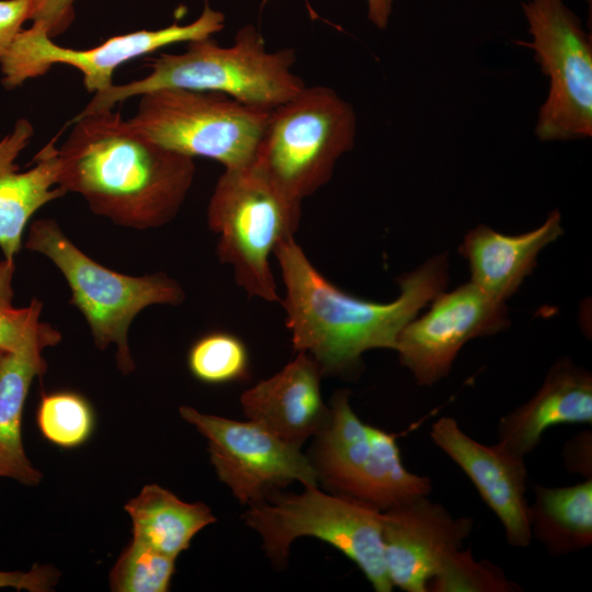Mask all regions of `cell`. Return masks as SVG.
I'll return each instance as SVG.
<instances>
[{
    "instance_id": "obj_21",
    "label": "cell",
    "mask_w": 592,
    "mask_h": 592,
    "mask_svg": "<svg viewBox=\"0 0 592 592\" xmlns=\"http://www.w3.org/2000/svg\"><path fill=\"white\" fill-rule=\"evenodd\" d=\"M125 510L133 522V539L173 558L190 547L202 528L216 522L204 503L184 502L158 485L145 486Z\"/></svg>"
},
{
    "instance_id": "obj_31",
    "label": "cell",
    "mask_w": 592,
    "mask_h": 592,
    "mask_svg": "<svg viewBox=\"0 0 592 592\" xmlns=\"http://www.w3.org/2000/svg\"><path fill=\"white\" fill-rule=\"evenodd\" d=\"M32 0H0V58L7 54L23 23L29 20Z\"/></svg>"
},
{
    "instance_id": "obj_23",
    "label": "cell",
    "mask_w": 592,
    "mask_h": 592,
    "mask_svg": "<svg viewBox=\"0 0 592 592\" xmlns=\"http://www.w3.org/2000/svg\"><path fill=\"white\" fill-rule=\"evenodd\" d=\"M372 453L357 500L380 511L409 502L432 491L431 479L409 471L400 456L397 434L369 425Z\"/></svg>"
},
{
    "instance_id": "obj_27",
    "label": "cell",
    "mask_w": 592,
    "mask_h": 592,
    "mask_svg": "<svg viewBox=\"0 0 592 592\" xmlns=\"http://www.w3.org/2000/svg\"><path fill=\"white\" fill-rule=\"evenodd\" d=\"M93 412L80 395L69 391L44 395L37 410V424L50 443L72 448L83 444L93 430Z\"/></svg>"
},
{
    "instance_id": "obj_13",
    "label": "cell",
    "mask_w": 592,
    "mask_h": 592,
    "mask_svg": "<svg viewBox=\"0 0 592 592\" xmlns=\"http://www.w3.org/2000/svg\"><path fill=\"white\" fill-rule=\"evenodd\" d=\"M473 528L471 517H455L428 496L384 511V560L392 587L428 592L443 559L463 547Z\"/></svg>"
},
{
    "instance_id": "obj_28",
    "label": "cell",
    "mask_w": 592,
    "mask_h": 592,
    "mask_svg": "<svg viewBox=\"0 0 592 592\" xmlns=\"http://www.w3.org/2000/svg\"><path fill=\"white\" fill-rule=\"evenodd\" d=\"M174 563L175 558L133 539L110 572V588L114 592H166Z\"/></svg>"
},
{
    "instance_id": "obj_24",
    "label": "cell",
    "mask_w": 592,
    "mask_h": 592,
    "mask_svg": "<svg viewBox=\"0 0 592 592\" xmlns=\"http://www.w3.org/2000/svg\"><path fill=\"white\" fill-rule=\"evenodd\" d=\"M14 260H0V350L19 351L39 341L58 344L59 331L41 321L42 301L33 298L26 307L14 306Z\"/></svg>"
},
{
    "instance_id": "obj_29",
    "label": "cell",
    "mask_w": 592,
    "mask_h": 592,
    "mask_svg": "<svg viewBox=\"0 0 592 592\" xmlns=\"http://www.w3.org/2000/svg\"><path fill=\"white\" fill-rule=\"evenodd\" d=\"M76 0H32L29 20L43 24L54 37L68 29L75 19Z\"/></svg>"
},
{
    "instance_id": "obj_32",
    "label": "cell",
    "mask_w": 592,
    "mask_h": 592,
    "mask_svg": "<svg viewBox=\"0 0 592 592\" xmlns=\"http://www.w3.org/2000/svg\"><path fill=\"white\" fill-rule=\"evenodd\" d=\"M566 469L584 479L592 478V432L584 430L569 439L562 448Z\"/></svg>"
},
{
    "instance_id": "obj_18",
    "label": "cell",
    "mask_w": 592,
    "mask_h": 592,
    "mask_svg": "<svg viewBox=\"0 0 592 592\" xmlns=\"http://www.w3.org/2000/svg\"><path fill=\"white\" fill-rule=\"evenodd\" d=\"M562 232L561 216L553 210L538 228L515 236L479 225L466 234L459 252L469 264L470 282L505 303L532 273L539 252Z\"/></svg>"
},
{
    "instance_id": "obj_14",
    "label": "cell",
    "mask_w": 592,
    "mask_h": 592,
    "mask_svg": "<svg viewBox=\"0 0 592 592\" xmlns=\"http://www.w3.org/2000/svg\"><path fill=\"white\" fill-rule=\"evenodd\" d=\"M430 436L467 475L481 499L497 515L504 528L508 545L528 547L532 534L525 458L498 442L486 445L474 440L451 417L437 419L431 426Z\"/></svg>"
},
{
    "instance_id": "obj_26",
    "label": "cell",
    "mask_w": 592,
    "mask_h": 592,
    "mask_svg": "<svg viewBox=\"0 0 592 592\" xmlns=\"http://www.w3.org/2000/svg\"><path fill=\"white\" fill-rule=\"evenodd\" d=\"M187 366L192 375L203 383L239 380L248 372V350L242 340L230 332H209L191 346Z\"/></svg>"
},
{
    "instance_id": "obj_7",
    "label": "cell",
    "mask_w": 592,
    "mask_h": 592,
    "mask_svg": "<svg viewBox=\"0 0 592 592\" xmlns=\"http://www.w3.org/2000/svg\"><path fill=\"white\" fill-rule=\"evenodd\" d=\"M255 530L270 559L287 560L294 539L316 537L335 547L364 573L376 592H390L383 547V511L361 500L305 487L251 504L243 515Z\"/></svg>"
},
{
    "instance_id": "obj_1",
    "label": "cell",
    "mask_w": 592,
    "mask_h": 592,
    "mask_svg": "<svg viewBox=\"0 0 592 592\" xmlns=\"http://www.w3.org/2000/svg\"><path fill=\"white\" fill-rule=\"evenodd\" d=\"M273 253L285 287L281 303L293 346L309 354L325 375L357 374L365 352L395 350L406 325L448 283L447 254H437L398 280L396 299L377 303L329 282L294 238L280 242Z\"/></svg>"
},
{
    "instance_id": "obj_11",
    "label": "cell",
    "mask_w": 592,
    "mask_h": 592,
    "mask_svg": "<svg viewBox=\"0 0 592 592\" xmlns=\"http://www.w3.org/2000/svg\"><path fill=\"white\" fill-rule=\"evenodd\" d=\"M180 415L206 437L210 463L220 481L243 504H254L271 489L298 481L317 487L318 474L300 447L263 425L204 414L182 406Z\"/></svg>"
},
{
    "instance_id": "obj_16",
    "label": "cell",
    "mask_w": 592,
    "mask_h": 592,
    "mask_svg": "<svg viewBox=\"0 0 592 592\" xmlns=\"http://www.w3.org/2000/svg\"><path fill=\"white\" fill-rule=\"evenodd\" d=\"M322 375L309 354L298 352L280 372L241 395L242 410L249 420L300 447L322 430L328 418L320 391Z\"/></svg>"
},
{
    "instance_id": "obj_22",
    "label": "cell",
    "mask_w": 592,
    "mask_h": 592,
    "mask_svg": "<svg viewBox=\"0 0 592 592\" xmlns=\"http://www.w3.org/2000/svg\"><path fill=\"white\" fill-rule=\"evenodd\" d=\"M530 503L532 538L553 556L592 545V478L567 487L533 486Z\"/></svg>"
},
{
    "instance_id": "obj_19",
    "label": "cell",
    "mask_w": 592,
    "mask_h": 592,
    "mask_svg": "<svg viewBox=\"0 0 592 592\" xmlns=\"http://www.w3.org/2000/svg\"><path fill=\"white\" fill-rule=\"evenodd\" d=\"M39 341L19 351L0 350V477L34 486L42 474L27 458L22 442V415L32 382L47 368Z\"/></svg>"
},
{
    "instance_id": "obj_9",
    "label": "cell",
    "mask_w": 592,
    "mask_h": 592,
    "mask_svg": "<svg viewBox=\"0 0 592 592\" xmlns=\"http://www.w3.org/2000/svg\"><path fill=\"white\" fill-rule=\"evenodd\" d=\"M532 42L543 72L550 79L539 111L536 135L542 140L592 135V45L576 14L563 0L523 3Z\"/></svg>"
},
{
    "instance_id": "obj_10",
    "label": "cell",
    "mask_w": 592,
    "mask_h": 592,
    "mask_svg": "<svg viewBox=\"0 0 592 592\" xmlns=\"http://www.w3.org/2000/svg\"><path fill=\"white\" fill-rule=\"evenodd\" d=\"M224 26V13L206 4L201 15L189 24L140 30L110 37L89 49H72L54 43L46 27L33 22L18 34L0 58L2 84L14 89L29 79L44 76L55 64H64L81 72L88 92H102L114 84V71L123 64L166 46L213 37Z\"/></svg>"
},
{
    "instance_id": "obj_25",
    "label": "cell",
    "mask_w": 592,
    "mask_h": 592,
    "mask_svg": "<svg viewBox=\"0 0 592 592\" xmlns=\"http://www.w3.org/2000/svg\"><path fill=\"white\" fill-rule=\"evenodd\" d=\"M522 587L488 560H476L469 550L451 551L428 584V592H519Z\"/></svg>"
},
{
    "instance_id": "obj_20",
    "label": "cell",
    "mask_w": 592,
    "mask_h": 592,
    "mask_svg": "<svg viewBox=\"0 0 592 592\" xmlns=\"http://www.w3.org/2000/svg\"><path fill=\"white\" fill-rule=\"evenodd\" d=\"M330 403L310 460L327 488L356 499L372 453L369 424L353 411L348 389L335 391Z\"/></svg>"
},
{
    "instance_id": "obj_8",
    "label": "cell",
    "mask_w": 592,
    "mask_h": 592,
    "mask_svg": "<svg viewBox=\"0 0 592 592\" xmlns=\"http://www.w3.org/2000/svg\"><path fill=\"white\" fill-rule=\"evenodd\" d=\"M270 113L218 92L163 88L141 94L128 122L169 150L236 169L254 161Z\"/></svg>"
},
{
    "instance_id": "obj_15",
    "label": "cell",
    "mask_w": 592,
    "mask_h": 592,
    "mask_svg": "<svg viewBox=\"0 0 592 592\" xmlns=\"http://www.w3.org/2000/svg\"><path fill=\"white\" fill-rule=\"evenodd\" d=\"M33 134L31 122L19 118L9 133L0 136V249L8 260H14L20 252L31 217L66 194L57 185L59 158L55 140L35 156L30 169L20 170L18 158Z\"/></svg>"
},
{
    "instance_id": "obj_2",
    "label": "cell",
    "mask_w": 592,
    "mask_h": 592,
    "mask_svg": "<svg viewBox=\"0 0 592 592\" xmlns=\"http://www.w3.org/2000/svg\"><path fill=\"white\" fill-rule=\"evenodd\" d=\"M57 185L81 195L115 225L138 230L170 223L194 180V159L137 130L121 112L77 115L58 148Z\"/></svg>"
},
{
    "instance_id": "obj_30",
    "label": "cell",
    "mask_w": 592,
    "mask_h": 592,
    "mask_svg": "<svg viewBox=\"0 0 592 592\" xmlns=\"http://www.w3.org/2000/svg\"><path fill=\"white\" fill-rule=\"evenodd\" d=\"M58 581V571L50 566L34 565L30 571H0V588H14L30 592L52 591Z\"/></svg>"
},
{
    "instance_id": "obj_17",
    "label": "cell",
    "mask_w": 592,
    "mask_h": 592,
    "mask_svg": "<svg viewBox=\"0 0 592 592\" xmlns=\"http://www.w3.org/2000/svg\"><path fill=\"white\" fill-rule=\"evenodd\" d=\"M559 424H592V375L568 357L551 365L530 400L499 420L498 443L525 458Z\"/></svg>"
},
{
    "instance_id": "obj_6",
    "label": "cell",
    "mask_w": 592,
    "mask_h": 592,
    "mask_svg": "<svg viewBox=\"0 0 592 592\" xmlns=\"http://www.w3.org/2000/svg\"><path fill=\"white\" fill-rule=\"evenodd\" d=\"M355 136L352 105L330 87L306 86L271 110L253 163L303 201L331 180Z\"/></svg>"
},
{
    "instance_id": "obj_4",
    "label": "cell",
    "mask_w": 592,
    "mask_h": 592,
    "mask_svg": "<svg viewBox=\"0 0 592 592\" xmlns=\"http://www.w3.org/2000/svg\"><path fill=\"white\" fill-rule=\"evenodd\" d=\"M301 200L274 182L253 162L225 169L207 205V224L218 235L216 253L231 266L237 284L250 297L281 301L270 254L294 238Z\"/></svg>"
},
{
    "instance_id": "obj_12",
    "label": "cell",
    "mask_w": 592,
    "mask_h": 592,
    "mask_svg": "<svg viewBox=\"0 0 592 592\" xmlns=\"http://www.w3.org/2000/svg\"><path fill=\"white\" fill-rule=\"evenodd\" d=\"M509 325L505 303L492 299L469 282L439 294L429 311L401 330L395 351L418 385L433 386L448 375L465 343Z\"/></svg>"
},
{
    "instance_id": "obj_3",
    "label": "cell",
    "mask_w": 592,
    "mask_h": 592,
    "mask_svg": "<svg viewBox=\"0 0 592 592\" xmlns=\"http://www.w3.org/2000/svg\"><path fill=\"white\" fill-rule=\"evenodd\" d=\"M295 62L294 48L269 52L261 32L248 24L237 32L231 46L206 37L189 42L183 53L160 54L147 65L150 72L146 77L94 93L79 115L110 110L163 88L218 92L250 106L273 110L306 87L293 70Z\"/></svg>"
},
{
    "instance_id": "obj_33",
    "label": "cell",
    "mask_w": 592,
    "mask_h": 592,
    "mask_svg": "<svg viewBox=\"0 0 592 592\" xmlns=\"http://www.w3.org/2000/svg\"><path fill=\"white\" fill-rule=\"evenodd\" d=\"M395 0H366L367 16L379 30L388 26Z\"/></svg>"
},
{
    "instance_id": "obj_5",
    "label": "cell",
    "mask_w": 592,
    "mask_h": 592,
    "mask_svg": "<svg viewBox=\"0 0 592 592\" xmlns=\"http://www.w3.org/2000/svg\"><path fill=\"white\" fill-rule=\"evenodd\" d=\"M26 249L49 259L65 277L71 304L84 317L95 346H116V364L123 374L135 369L128 331L135 317L152 305L178 306L183 287L163 272L133 276L98 263L80 250L50 218L31 223Z\"/></svg>"
}]
</instances>
